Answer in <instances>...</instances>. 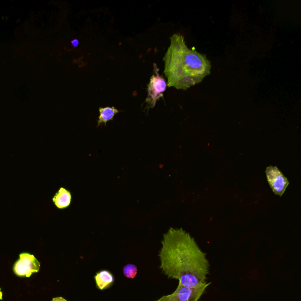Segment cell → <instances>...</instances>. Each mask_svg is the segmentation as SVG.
Returning <instances> with one entry per match:
<instances>
[{
	"instance_id": "obj_12",
	"label": "cell",
	"mask_w": 301,
	"mask_h": 301,
	"mask_svg": "<svg viewBox=\"0 0 301 301\" xmlns=\"http://www.w3.org/2000/svg\"><path fill=\"white\" fill-rule=\"evenodd\" d=\"M79 43V41L77 39H75L74 40L71 41V44L74 48H77L78 47Z\"/></svg>"
},
{
	"instance_id": "obj_6",
	"label": "cell",
	"mask_w": 301,
	"mask_h": 301,
	"mask_svg": "<svg viewBox=\"0 0 301 301\" xmlns=\"http://www.w3.org/2000/svg\"><path fill=\"white\" fill-rule=\"evenodd\" d=\"M266 173L268 183L273 193L280 197L282 196L289 186V180L277 167H268Z\"/></svg>"
},
{
	"instance_id": "obj_11",
	"label": "cell",
	"mask_w": 301,
	"mask_h": 301,
	"mask_svg": "<svg viewBox=\"0 0 301 301\" xmlns=\"http://www.w3.org/2000/svg\"><path fill=\"white\" fill-rule=\"evenodd\" d=\"M51 301H68L62 297H55Z\"/></svg>"
},
{
	"instance_id": "obj_2",
	"label": "cell",
	"mask_w": 301,
	"mask_h": 301,
	"mask_svg": "<svg viewBox=\"0 0 301 301\" xmlns=\"http://www.w3.org/2000/svg\"><path fill=\"white\" fill-rule=\"evenodd\" d=\"M163 58L168 87L187 90L210 74L211 66L206 56L187 47L184 37L175 34Z\"/></svg>"
},
{
	"instance_id": "obj_3",
	"label": "cell",
	"mask_w": 301,
	"mask_h": 301,
	"mask_svg": "<svg viewBox=\"0 0 301 301\" xmlns=\"http://www.w3.org/2000/svg\"><path fill=\"white\" fill-rule=\"evenodd\" d=\"M153 72L148 85V95L145 101L146 104L145 110L147 112L150 109L154 108L157 101L163 97L164 92L167 87L165 79L159 74V69L156 64H154Z\"/></svg>"
},
{
	"instance_id": "obj_9",
	"label": "cell",
	"mask_w": 301,
	"mask_h": 301,
	"mask_svg": "<svg viewBox=\"0 0 301 301\" xmlns=\"http://www.w3.org/2000/svg\"><path fill=\"white\" fill-rule=\"evenodd\" d=\"M100 116L98 118L97 127L102 124H107L108 121L113 120L115 115L117 114L119 111L114 107L100 108Z\"/></svg>"
},
{
	"instance_id": "obj_8",
	"label": "cell",
	"mask_w": 301,
	"mask_h": 301,
	"mask_svg": "<svg viewBox=\"0 0 301 301\" xmlns=\"http://www.w3.org/2000/svg\"><path fill=\"white\" fill-rule=\"evenodd\" d=\"M71 200L72 195L70 192L62 187L53 198V202L59 209H64L70 206Z\"/></svg>"
},
{
	"instance_id": "obj_10",
	"label": "cell",
	"mask_w": 301,
	"mask_h": 301,
	"mask_svg": "<svg viewBox=\"0 0 301 301\" xmlns=\"http://www.w3.org/2000/svg\"><path fill=\"white\" fill-rule=\"evenodd\" d=\"M122 271H123L124 276L128 279H133L137 276L138 269L135 265L128 264L124 267Z\"/></svg>"
},
{
	"instance_id": "obj_1",
	"label": "cell",
	"mask_w": 301,
	"mask_h": 301,
	"mask_svg": "<svg viewBox=\"0 0 301 301\" xmlns=\"http://www.w3.org/2000/svg\"><path fill=\"white\" fill-rule=\"evenodd\" d=\"M162 245L158 256L160 269L165 275L190 288L207 283L210 264L206 254L200 250L189 233L182 228H171L164 234Z\"/></svg>"
},
{
	"instance_id": "obj_7",
	"label": "cell",
	"mask_w": 301,
	"mask_h": 301,
	"mask_svg": "<svg viewBox=\"0 0 301 301\" xmlns=\"http://www.w3.org/2000/svg\"><path fill=\"white\" fill-rule=\"evenodd\" d=\"M94 279L98 289L101 290L109 289L115 281L113 274L108 270L99 271L96 274Z\"/></svg>"
},
{
	"instance_id": "obj_4",
	"label": "cell",
	"mask_w": 301,
	"mask_h": 301,
	"mask_svg": "<svg viewBox=\"0 0 301 301\" xmlns=\"http://www.w3.org/2000/svg\"><path fill=\"white\" fill-rule=\"evenodd\" d=\"M210 284V283H206L199 286L190 288L179 284L173 293L154 301H198Z\"/></svg>"
},
{
	"instance_id": "obj_13",
	"label": "cell",
	"mask_w": 301,
	"mask_h": 301,
	"mask_svg": "<svg viewBox=\"0 0 301 301\" xmlns=\"http://www.w3.org/2000/svg\"><path fill=\"white\" fill-rule=\"evenodd\" d=\"M3 294L1 288H0V300H2Z\"/></svg>"
},
{
	"instance_id": "obj_5",
	"label": "cell",
	"mask_w": 301,
	"mask_h": 301,
	"mask_svg": "<svg viewBox=\"0 0 301 301\" xmlns=\"http://www.w3.org/2000/svg\"><path fill=\"white\" fill-rule=\"evenodd\" d=\"M40 266V263L34 255L23 253L19 255V259L14 264L13 271L18 277H30L32 274L39 272Z\"/></svg>"
}]
</instances>
